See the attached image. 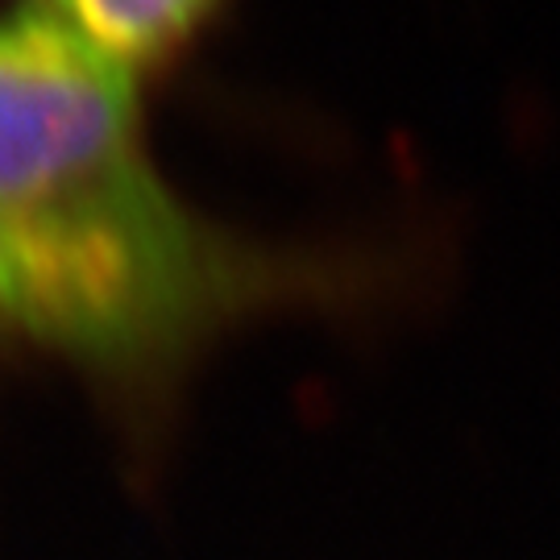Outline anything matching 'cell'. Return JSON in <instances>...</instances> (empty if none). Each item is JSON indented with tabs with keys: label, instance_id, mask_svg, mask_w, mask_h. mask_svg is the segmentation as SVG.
<instances>
[{
	"label": "cell",
	"instance_id": "obj_1",
	"mask_svg": "<svg viewBox=\"0 0 560 560\" xmlns=\"http://www.w3.org/2000/svg\"><path fill=\"white\" fill-rule=\"evenodd\" d=\"M0 245L4 332L129 402L162 399L249 320L353 300L374 275L175 196L141 138L138 71L46 0L0 18Z\"/></svg>",
	"mask_w": 560,
	"mask_h": 560
},
{
	"label": "cell",
	"instance_id": "obj_2",
	"mask_svg": "<svg viewBox=\"0 0 560 560\" xmlns=\"http://www.w3.org/2000/svg\"><path fill=\"white\" fill-rule=\"evenodd\" d=\"M71 21L83 38L129 71H150L166 62L217 9V0H46Z\"/></svg>",
	"mask_w": 560,
	"mask_h": 560
}]
</instances>
